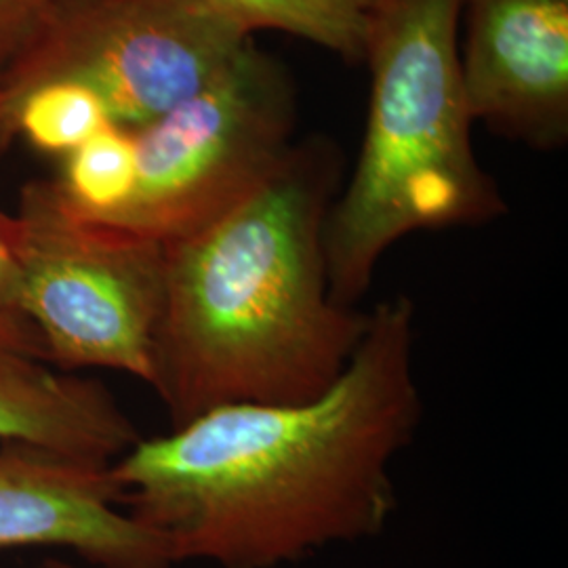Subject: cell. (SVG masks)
Listing matches in <instances>:
<instances>
[{
    "label": "cell",
    "mask_w": 568,
    "mask_h": 568,
    "mask_svg": "<svg viewBox=\"0 0 568 568\" xmlns=\"http://www.w3.org/2000/svg\"><path fill=\"white\" fill-rule=\"evenodd\" d=\"M140 438L100 382L0 352V443L112 467Z\"/></svg>",
    "instance_id": "obj_9"
},
{
    "label": "cell",
    "mask_w": 568,
    "mask_h": 568,
    "mask_svg": "<svg viewBox=\"0 0 568 568\" xmlns=\"http://www.w3.org/2000/svg\"><path fill=\"white\" fill-rule=\"evenodd\" d=\"M112 122L102 98L74 81L41 82L13 108L16 135L37 152L58 159L74 152Z\"/></svg>",
    "instance_id": "obj_12"
},
{
    "label": "cell",
    "mask_w": 568,
    "mask_h": 568,
    "mask_svg": "<svg viewBox=\"0 0 568 568\" xmlns=\"http://www.w3.org/2000/svg\"><path fill=\"white\" fill-rule=\"evenodd\" d=\"M47 568H81L77 567V565H70V562H61V560H53V562H49ZM93 568H108V567H93Z\"/></svg>",
    "instance_id": "obj_17"
},
{
    "label": "cell",
    "mask_w": 568,
    "mask_h": 568,
    "mask_svg": "<svg viewBox=\"0 0 568 568\" xmlns=\"http://www.w3.org/2000/svg\"><path fill=\"white\" fill-rule=\"evenodd\" d=\"M467 0H377L366 41L371 98L356 166L325 225L333 302L356 307L392 244L508 213L471 145L459 20Z\"/></svg>",
    "instance_id": "obj_3"
},
{
    "label": "cell",
    "mask_w": 568,
    "mask_h": 568,
    "mask_svg": "<svg viewBox=\"0 0 568 568\" xmlns=\"http://www.w3.org/2000/svg\"><path fill=\"white\" fill-rule=\"evenodd\" d=\"M251 42L201 0H63L0 72V110L13 126L30 89L74 81L138 129L222 77Z\"/></svg>",
    "instance_id": "obj_6"
},
{
    "label": "cell",
    "mask_w": 568,
    "mask_h": 568,
    "mask_svg": "<svg viewBox=\"0 0 568 568\" xmlns=\"http://www.w3.org/2000/svg\"><path fill=\"white\" fill-rule=\"evenodd\" d=\"M135 180V133L112 122L63 156L60 175L51 182L79 217L105 224L131 201Z\"/></svg>",
    "instance_id": "obj_11"
},
{
    "label": "cell",
    "mask_w": 568,
    "mask_h": 568,
    "mask_svg": "<svg viewBox=\"0 0 568 568\" xmlns=\"http://www.w3.org/2000/svg\"><path fill=\"white\" fill-rule=\"evenodd\" d=\"M462 84L471 121L532 150L568 140V0H467Z\"/></svg>",
    "instance_id": "obj_7"
},
{
    "label": "cell",
    "mask_w": 568,
    "mask_h": 568,
    "mask_svg": "<svg viewBox=\"0 0 568 568\" xmlns=\"http://www.w3.org/2000/svg\"><path fill=\"white\" fill-rule=\"evenodd\" d=\"M0 352L20 354L34 361H49L41 333L21 314L0 312Z\"/></svg>",
    "instance_id": "obj_15"
},
{
    "label": "cell",
    "mask_w": 568,
    "mask_h": 568,
    "mask_svg": "<svg viewBox=\"0 0 568 568\" xmlns=\"http://www.w3.org/2000/svg\"><path fill=\"white\" fill-rule=\"evenodd\" d=\"M251 34L281 30L349 63H365L377 0H201Z\"/></svg>",
    "instance_id": "obj_10"
},
{
    "label": "cell",
    "mask_w": 568,
    "mask_h": 568,
    "mask_svg": "<svg viewBox=\"0 0 568 568\" xmlns=\"http://www.w3.org/2000/svg\"><path fill=\"white\" fill-rule=\"evenodd\" d=\"M295 122L288 70L251 42L222 77L133 129L135 190L102 225L161 246L196 234L281 166Z\"/></svg>",
    "instance_id": "obj_4"
},
{
    "label": "cell",
    "mask_w": 568,
    "mask_h": 568,
    "mask_svg": "<svg viewBox=\"0 0 568 568\" xmlns=\"http://www.w3.org/2000/svg\"><path fill=\"white\" fill-rule=\"evenodd\" d=\"M422 415L415 304L396 295L368 312L363 342L321 396L211 408L140 438L110 476L173 565L278 568L387 527L392 464Z\"/></svg>",
    "instance_id": "obj_1"
},
{
    "label": "cell",
    "mask_w": 568,
    "mask_h": 568,
    "mask_svg": "<svg viewBox=\"0 0 568 568\" xmlns=\"http://www.w3.org/2000/svg\"><path fill=\"white\" fill-rule=\"evenodd\" d=\"M344 154L293 143L243 203L164 246L154 384L173 427L225 405H297L333 386L368 312L328 291L325 225Z\"/></svg>",
    "instance_id": "obj_2"
},
{
    "label": "cell",
    "mask_w": 568,
    "mask_h": 568,
    "mask_svg": "<svg viewBox=\"0 0 568 568\" xmlns=\"http://www.w3.org/2000/svg\"><path fill=\"white\" fill-rule=\"evenodd\" d=\"M0 312L20 314L18 220L0 211Z\"/></svg>",
    "instance_id": "obj_14"
},
{
    "label": "cell",
    "mask_w": 568,
    "mask_h": 568,
    "mask_svg": "<svg viewBox=\"0 0 568 568\" xmlns=\"http://www.w3.org/2000/svg\"><path fill=\"white\" fill-rule=\"evenodd\" d=\"M20 314L61 371H121L154 384L164 246L79 217L51 180L21 190Z\"/></svg>",
    "instance_id": "obj_5"
},
{
    "label": "cell",
    "mask_w": 568,
    "mask_h": 568,
    "mask_svg": "<svg viewBox=\"0 0 568 568\" xmlns=\"http://www.w3.org/2000/svg\"><path fill=\"white\" fill-rule=\"evenodd\" d=\"M13 138H16V131H13L11 122L7 121V116L0 110V154L9 148V143L13 142Z\"/></svg>",
    "instance_id": "obj_16"
},
{
    "label": "cell",
    "mask_w": 568,
    "mask_h": 568,
    "mask_svg": "<svg viewBox=\"0 0 568 568\" xmlns=\"http://www.w3.org/2000/svg\"><path fill=\"white\" fill-rule=\"evenodd\" d=\"M68 548L93 567L171 568L163 539L121 509L110 467L0 448V549Z\"/></svg>",
    "instance_id": "obj_8"
},
{
    "label": "cell",
    "mask_w": 568,
    "mask_h": 568,
    "mask_svg": "<svg viewBox=\"0 0 568 568\" xmlns=\"http://www.w3.org/2000/svg\"><path fill=\"white\" fill-rule=\"evenodd\" d=\"M63 0H0V72Z\"/></svg>",
    "instance_id": "obj_13"
}]
</instances>
